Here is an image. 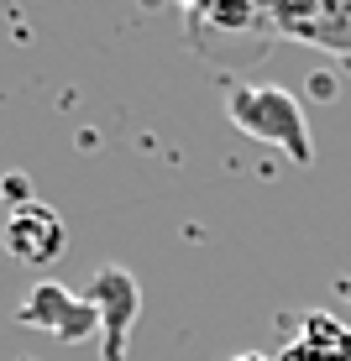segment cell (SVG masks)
<instances>
[{"instance_id": "obj_1", "label": "cell", "mask_w": 351, "mask_h": 361, "mask_svg": "<svg viewBox=\"0 0 351 361\" xmlns=\"http://www.w3.org/2000/svg\"><path fill=\"white\" fill-rule=\"evenodd\" d=\"M184 27H189V47L210 63L242 73L257 68L262 58L278 42L268 6H242V0H210V6H189L184 11Z\"/></svg>"}, {"instance_id": "obj_2", "label": "cell", "mask_w": 351, "mask_h": 361, "mask_svg": "<svg viewBox=\"0 0 351 361\" xmlns=\"http://www.w3.org/2000/svg\"><path fill=\"white\" fill-rule=\"evenodd\" d=\"M225 116L242 136L283 147L299 168L315 163V142H309V121H304L299 94L278 90V84H231L225 90Z\"/></svg>"}, {"instance_id": "obj_3", "label": "cell", "mask_w": 351, "mask_h": 361, "mask_svg": "<svg viewBox=\"0 0 351 361\" xmlns=\"http://www.w3.org/2000/svg\"><path fill=\"white\" fill-rule=\"evenodd\" d=\"M90 304L100 314V351L105 361H126V341H131V325L142 314V288L126 267H100L90 278Z\"/></svg>"}, {"instance_id": "obj_4", "label": "cell", "mask_w": 351, "mask_h": 361, "mask_svg": "<svg viewBox=\"0 0 351 361\" xmlns=\"http://www.w3.org/2000/svg\"><path fill=\"white\" fill-rule=\"evenodd\" d=\"M21 325H37V330L58 335L64 345H79L90 335H100V314H95L90 293H69L58 283H37L27 293V304H21Z\"/></svg>"}, {"instance_id": "obj_5", "label": "cell", "mask_w": 351, "mask_h": 361, "mask_svg": "<svg viewBox=\"0 0 351 361\" xmlns=\"http://www.w3.org/2000/svg\"><path fill=\"white\" fill-rule=\"evenodd\" d=\"M64 241H69V231H64V220H58L53 204H42V199H21V204L11 209V220H6V246H11V257H16V262L47 267V262H58V257H64Z\"/></svg>"}, {"instance_id": "obj_6", "label": "cell", "mask_w": 351, "mask_h": 361, "mask_svg": "<svg viewBox=\"0 0 351 361\" xmlns=\"http://www.w3.org/2000/svg\"><path fill=\"white\" fill-rule=\"evenodd\" d=\"M278 37H299L309 47L341 53L351 63V6H268Z\"/></svg>"}, {"instance_id": "obj_7", "label": "cell", "mask_w": 351, "mask_h": 361, "mask_svg": "<svg viewBox=\"0 0 351 361\" xmlns=\"http://www.w3.org/2000/svg\"><path fill=\"white\" fill-rule=\"evenodd\" d=\"M294 345L309 361H351V325L335 319V314H325V309H309V314L299 319Z\"/></svg>"}, {"instance_id": "obj_8", "label": "cell", "mask_w": 351, "mask_h": 361, "mask_svg": "<svg viewBox=\"0 0 351 361\" xmlns=\"http://www.w3.org/2000/svg\"><path fill=\"white\" fill-rule=\"evenodd\" d=\"M278 361H309V356H304V351H299V345H294V341H288V345H283V356H278Z\"/></svg>"}, {"instance_id": "obj_9", "label": "cell", "mask_w": 351, "mask_h": 361, "mask_svg": "<svg viewBox=\"0 0 351 361\" xmlns=\"http://www.w3.org/2000/svg\"><path fill=\"white\" fill-rule=\"evenodd\" d=\"M231 361H278V356H262V351H242V356H231Z\"/></svg>"}]
</instances>
